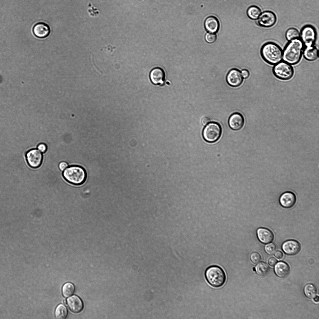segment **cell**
I'll return each mask as SVG.
<instances>
[{
	"label": "cell",
	"mask_w": 319,
	"mask_h": 319,
	"mask_svg": "<svg viewBox=\"0 0 319 319\" xmlns=\"http://www.w3.org/2000/svg\"><path fill=\"white\" fill-rule=\"evenodd\" d=\"M304 46L300 38L288 41L283 50V60L290 64L298 63L303 54Z\"/></svg>",
	"instance_id": "cell-1"
},
{
	"label": "cell",
	"mask_w": 319,
	"mask_h": 319,
	"mask_svg": "<svg viewBox=\"0 0 319 319\" xmlns=\"http://www.w3.org/2000/svg\"><path fill=\"white\" fill-rule=\"evenodd\" d=\"M260 54L263 59L267 63L275 65L281 61L283 59V50L276 43L269 41L264 44L260 50Z\"/></svg>",
	"instance_id": "cell-2"
},
{
	"label": "cell",
	"mask_w": 319,
	"mask_h": 319,
	"mask_svg": "<svg viewBox=\"0 0 319 319\" xmlns=\"http://www.w3.org/2000/svg\"><path fill=\"white\" fill-rule=\"evenodd\" d=\"M204 275L208 283L213 287L222 286L226 280V276L223 269L220 266L212 265L206 269Z\"/></svg>",
	"instance_id": "cell-3"
},
{
	"label": "cell",
	"mask_w": 319,
	"mask_h": 319,
	"mask_svg": "<svg viewBox=\"0 0 319 319\" xmlns=\"http://www.w3.org/2000/svg\"><path fill=\"white\" fill-rule=\"evenodd\" d=\"M64 179L69 183L76 185L82 184L86 181L87 174L82 167L72 165L67 167L62 174Z\"/></svg>",
	"instance_id": "cell-4"
},
{
	"label": "cell",
	"mask_w": 319,
	"mask_h": 319,
	"mask_svg": "<svg viewBox=\"0 0 319 319\" xmlns=\"http://www.w3.org/2000/svg\"><path fill=\"white\" fill-rule=\"evenodd\" d=\"M275 77L282 80H288L292 78L294 74L293 67L289 64L283 61L275 65L272 69Z\"/></svg>",
	"instance_id": "cell-5"
},
{
	"label": "cell",
	"mask_w": 319,
	"mask_h": 319,
	"mask_svg": "<svg viewBox=\"0 0 319 319\" xmlns=\"http://www.w3.org/2000/svg\"><path fill=\"white\" fill-rule=\"evenodd\" d=\"M221 131V127L219 124L215 122H209L203 129V137L207 142L213 143L219 139Z\"/></svg>",
	"instance_id": "cell-6"
},
{
	"label": "cell",
	"mask_w": 319,
	"mask_h": 319,
	"mask_svg": "<svg viewBox=\"0 0 319 319\" xmlns=\"http://www.w3.org/2000/svg\"><path fill=\"white\" fill-rule=\"evenodd\" d=\"M300 38L305 47L314 45L317 38L315 28L310 24L304 26L301 30Z\"/></svg>",
	"instance_id": "cell-7"
},
{
	"label": "cell",
	"mask_w": 319,
	"mask_h": 319,
	"mask_svg": "<svg viewBox=\"0 0 319 319\" xmlns=\"http://www.w3.org/2000/svg\"><path fill=\"white\" fill-rule=\"evenodd\" d=\"M258 19L257 23L259 26L268 28L272 27L275 25L277 22V17L274 12L267 10L262 12Z\"/></svg>",
	"instance_id": "cell-8"
},
{
	"label": "cell",
	"mask_w": 319,
	"mask_h": 319,
	"mask_svg": "<svg viewBox=\"0 0 319 319\" xmlns=\"http://www.w3.org/2000/svg\"><path fill=\"white\" fill-rule=\"evenodd\" d=\"M43 157L42 153L36 149L30 150L26 154L27 162L29 166L33 168H38L41 165Z\"/></svg>",
	"instance_id": "cell-9"
},
{
	"label": "cell",
	"mask_w": 319,
	"mask_h": 319,
	"mask_svg": "<svg viewBox=\"0 0 319 319\" xmlns=\"http://www.w3.org/2000/svg\"><path fill=\"white\" fill-rule=\"evenodd\" d=\"M283 252L289 255H294L298 254L300 251L301 246L297 241L293 240H288L284 242L282 245Z\"/></svg>",
	"instance_id": "cell-10"
},
{
	"label": "cell",
	"mask_w": 319,
	"mask_h": 319,
	"mask_svg": "<svg viewBox=\"0 0 319 319\" xmlns=\"http://www.w3.org/2000/svg\"><path fill=\"white\" fill-rule=\"evenodd\" d=\"M243 77L240 71L236 69L231 70L228 73L226 80L230 86L237 87L240 86L243 81Z\"/></svg>",
	"instance_id": "cell-11"
},
{
	"label": "cell",
	"mask_w": 319,
	"mask_h": 319,
	"mask_svg": "<svg viewBox=\"0 0 319 319\" xmlns=\"http://www.w3.org/2000/svg\"><path fill=\"white\" fill-rule=\"evenodd\" d=\"M165 75L164 70L161 68L156 67L153 69L150 74V78L153 84L162 85L165 80Z\"/></svg>",
	"instance_id": "cell-12"
},
{
	"label": "cell",
	"mask_w": 319,
	"mask_h": 319,
	"mask_svg": "<svg viewBox=\"0 0 319 319\" xmlns=\"http://www.w3.org/2000/svg\"><path fill=\"white\" fill-rule=\"evenodd\" d=\"M296 200V197L293 192L287 191L283 193L279 198L281 205L285 208H290L293 206Z\"/></svg>",
	"instance_id": "cell-13"
},
{
	"label": "cell",
	"mask_w": 319,
	"mask_h": 319,
	"mask_svg": "<svg viewBox=\"0 0 319 319\" xmlns=\"http://www.w3.org/2000/svg\"><path fill=\"white\" fill-rule=\"evenodd\" d=\"M67 304L70 310L74 313L80 312L83 308V304L81 299L76 295H73L68 298Z\"/></svg>",
	"instance_id": "cell-14"
},
{
	"label": "cell",
	"mask_w": 319,
	"mask_h": 319,
	"mask_svg": "<svg viewBox=\"0 0 319 319\" xmlns=\"http://www.w3.org/2000/svg\"><path fill=\"white\" fill-rule=\"evenodd\" d=\"M257 237L259 240L264 244L271 242L274 239L273 233L270 230L266 228L259 227L256 231Z\"/></svg>",
	"instance_id": "cell-15"
},
{
	"label": "cell",
	"mask_w": 319,
	"mask_h": 319,
	"mask_svg": "<svg viewBox=\"0 0 319 319\" xmlns=\"http://www.w3.org/2000/svg\"><path fill=\"white\" fill-rule=\"evenodd\" d=\"M244 123V119L243 116L238 112L232 114L228 120L230 127L234 130H238L241 129Z\"/></svg>",
	"instance_id": "cell-16"
},
{
	"label": "cell",
	"mask_w": 319,
	"mask_h": 319,
	"mask_svg": "<svg viewBox=\"0 0 319 319\" xmlns=\"http://www.w3.org/2000/svg\"><path fill=\"white\" fill-rule=\"evenodd\" d=\"M33 31L34 35L37 37L42 38L47 37L50 32L49 26L43 22H39L34 26Z\"/></svg>",
	"instance_id": "cell-17"
},
{
	"label": "cell",
	"mask_w": 319,
	"mask_h": 319,
	"mask_svg": "<svg viewBox=\"0 0 319 319\" xmlns=\"http://www.w3.org/2000/svg\"><path fill=\"white\" fill-rule=\"evenodd\" d=\"M204 27L206 30L209 33H215L219 28V23L217 19L214 16H210L205 20Z\"/></svg>",
	"instance_id": "cell-18"
},
{
	"label": "cell",
	"mask_w": 319,
	"mask_h": 319,
	"mask_svg": "<svg viewBox=\"0 0 319 319\" xmlns=\"http://www.w3.org/2000/svg\"><path fill=\"white\" fill-rule=\"evenodd\" d=\"M319 52L317 47L314 45L305 47L303 54L304 58L307 61H313L318 57Z\"/></svg>",
	"instance_id": "cell-19"
},
{
	"label": "cell",
	"mask_w": 319,
	"mask_h": 319,
	"mask_svg": "<svg viewBox=\"0 0 319 319\" xmlns=\"http://www.w3.org/2000/svg\"><path fill=\"white\" fill-rule=\"evenodd\" d=\"M274 270L278 276L280 278H284L288 274L290 269L289 266L287 263L280 261L276 264Z\"/></svg>",
	"instance_id": "cell-20"
},
{
	"label": "cell",
	"mask_w": 319,
	"mask_h": 319,
	"mask_svg": "<svg viewBox=\"0 0 319 319\" xmlns=\"http://www.w3.org/2000/svg\"><path fill=\"white\" fill-rule=\"evenodd\" d=\"M262 12L260 8L256 5L250 6L247 11L248 16L250 18L253 20L258 19Z\"/></svg>",
	"instance_id": "cell-21"
},
{
	"label": "cell",
	"mask_w": 319,
	"mask_h": 319,
	"mask_svg": "<svg viewBox=\"0 0 319 319\" xmlns=\"http://www.w3.org/2000/svg\"><path fill=\"white\" fill-rule=\"evenodd\" d=\"M304 292L305 296L308 298H313L317 293V290L316 286L312 284H308L305 285L304 288Z\"/></svg>",
	"instance_id": "cell-22"
},
{
	"label": "cell",
	"mask_w": 319,
	"mask_h": 319,
	"mask_svg": "<svg viewBox=\"0 0 319 319\" xmlns=\"http://www.w3.org/2000/svg\"><path fill=\"white\" fill-rule=\"evenodd\" d=\"M285 37L288 41L300 38V32L297 29L293 27H290L286 31Z\"/></svg>",
	"instance_id": "cell-23"
},
{
	"label": "cell",
	"mask_w": 319,
	"mask_h": 319,
	"mask_svg": "<svg viewBox=\"0 0 319 319\" xmlns=\"http://www.w3.org/2000/svg\"><path fill=\"white\" fill-rule=\"evenodd\" d=\"M55 316L58 319H65L68 315V311L64 305L60 304L58 306L55 310Z\"/></svg>",
	"instance_id": "cell-24"
},
{
	"label": "cell",
	"mask_w": 319,
	"mask_h": 319,
	"mask_svg": "<svg viewBox=\"0 0 319 319\" xmlns=\"http://www.w3.org/2000/svg\"><path fill=\"white\" fill-rule=\"evenodd\" d=\"M75 290V287L72 283L69 282L66 283L62 288L63 295L65 298L69 297L74 293Z\"/></svg>",
	"instance_id": "cell-25"
},
{
	"label": "cell",
	"mask_w": 319,
	"mask_h": 319,
	"mask_svg": "<svg viewBox=\"0 0 319 319\" xmlns=\"http://www.w3.org/2000/svg\"><path fill=\"white\" fill-rule=\"evenodd\" d=\"M269 270V267L268 265L264 262L259 263L255 267L256 273L259 275L261 276L266 275L268 273Z\"/></svg>",
	"instance_id": "cell-26"
},
{
	"label": "cell",
	"mask_w": 319,
	"mask_h": 319,
	"mask_svg": "<svg viewBox=\"0 0 319 319\" xmlns=\"http://www.w3.org/2000/svg\"><path fill=\"white\" fill-rule=\"evenodd\" d=\"M87 6L88 7L87 12L91 17H96L100 14L101 12L100 9L94 6L91 2H88Z\"/></svg>",
	"instance_id": "cell-27"
},
{
	"label": "cell",
	"mask_w": 319,
	"mask_h": 319,
	"mask_svg": "<svg viewBox=\"0 0 319 319\" xmlns=\"http://www.w3.org/2000/svg\"><path fill=\"white\" fill-rule=\"evenodd\" d=\"M264 250L268 254L272 255L274 254L276 251V247L274 244L271 243L265 246Z\"/></svg>",
	"instance_id": "cell-28"
},
{
	"label": "cell",
	"mask_w": 319,
	"mask_h": 319,
	"mask_svg": "<svg viewBox=\"0 0 319 319\" xmlns=\"http://www.w3.org/2000/svg\"><path fill=\"white\" fill-rule=\"evenodd\" d=\"M217 36L215 33H207L205 36L206 41L208 43H212L214 42L216 40Z\"/></svg>",
	"instance_id": "cell-29"
},
{
	"label": "cell",
	"mask_w": 319,
	"mask_h": 319,
	"mask_svg": "<svg viewBox=\"0 0 319 319\" xmlns=\"http://www.w3.org/2000/svg\"><path fill=\"white\" fill-rule=\"evenodd\" d=\"M250 259L253 263L257 264L261 261V257L259 253L257 252H253L250 255Z\"/></svg>",
	"instance_id": "cell-30"
},
{
	"label": "cell",
	"mask_w": 319,
	"mask_h": 319,
	"mask_svg": "<svg viewBox=\"0 0 319 319\" xmlns=\"http://www.w3.org/2000/svg\"><path fill=\"white\" fill-rule=\"evenodd\" d=\"M38 149L42 153H44L47 150V146L46 145L43 143L39 144L37 146Z\"/></svg>",
	"instance_id": "cell-31"
},
{
	"label": "cell",
	"mask_w": 319,
	"mask_h": 319,
	"mask_svg": "<svg viewBox=\"0 0 319 319\" xmlns=\"http://www.w3.org/2000/svg\"><path fill=\"white\" fill-rule=\"evenodd\" d=\"M116 48V47L115 46H112L109 44L103 47L102 48V49H107L111 53H113Z\"/></svg>",
	"instance_id": "cell-32"
},
{
	"label": "cell",
	"mask_w": 319,
	"mask_h": 319,
	"mask_svg": "<svg viewBox=\"0 0 319 319\" xmlns=\"http://www.w3.org/2000/svg\"><path fill=\"white\" fill-rule=\"evenodd\" d=\"M68 166V164L65 161L60 162L59 164V168L61 171H64Z\"/></svg>",
	"instance_id": "cell-33"
},
{
	"label": "cell",
	"mask_w": 319,
	"mask_h": 319,
	"mask_svg": "<svg viewBox=\"0 0 319 319\" xmlns=\"http://www.w3.org/2000/svg\"><path fill=\"white\" fill-rule=\"evenodd\" d=\"M277 262V259L274 258L272 257L270 258L268 261V263L270 265L273 266L275 265Z\"/></svg>",
	"instance_id": "cell-34"
},
{
	"label": "cell",
	"mask_w": 319,
	"mask_h": 319,
	"mask_svg": "<svg viewBox=\"0 0 319 319\" xmlns=\"http://www.w3.org/2000/svg\"><path fill=\"white\" fill-rule=\"evenodd\" d=\"M241 74L242 77L244 78H247L250 76L249 71L246 69L242 70Z\"/></svg>",
	"instance_id": "cell-35"
},
{
	"label": "cell",
	"mask_w": 319,
	"mask_h": 319,
	"mask_svg": "<svg viewBox=\"0 0 319 319\" xmlns=\"http://www.w3.org/2000/svg\"><path fill=\"white\" fill-rule=\"evenodd\" d=\"M274 256L279 259H282L283 257V253L280 251H277L274 253Z\"/></svg>",
	"instance_id": "cell-36"
},
{
	"label": "cell",
	"mask_w": 319,
	"mask_h": 319,
	"mask_svg": "<svg viewBox=\"0 0 319 319\" xmlns=\"http://www.w3.org/2000/svg\"><path fill=\"white\" fill-rule=\"evenodd\" d=\"M210 119L208 117H205L202 119V123L203 125L205 126L208 124L210 122Z\"/></svg>",
	"instance_id": "cell-37"
},
{
	"label": "cell",
	"mask_w": 319,
	"mask_h": 319,
	"mask_svg": "<svg viewBox=\"0 0 319 319\" xmlns=\"http://www.w3.org/2000/svg\"><path fill=\"white\" fill-rule=\"evenodd\" d=\"M313 298L315 302H318L319 301V297L318 296H316Z\"/></svg>",
	"instance_id": "cell-38"
},
{
	"label": "cell",
	"mask_w": 319,
	"mask_h": 319,
	"mask_svg": "<svg viewBox=\"0 0 319 319\" xmlns=\"http://www.w3.org/2000/svg\"><path fill=\"white\" fill-rule=\"evenodd\" d=\"M63 302L64 304H65V305H66L67 304V301H66V300H65V299L63 301Z\"/></svg>",
	"instance_id": "cell-39"
}]
</instances>
